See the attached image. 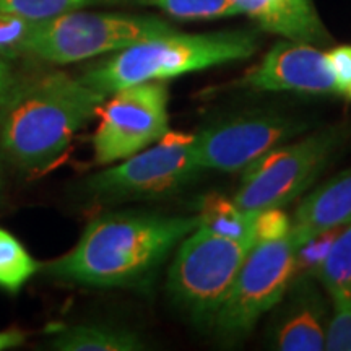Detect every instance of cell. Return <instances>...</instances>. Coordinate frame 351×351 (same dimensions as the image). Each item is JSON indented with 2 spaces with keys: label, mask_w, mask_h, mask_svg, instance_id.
I'll list each match as a JSON object with an SVG mask.
<instances>
[{
  "label": "cell",
  "mask_w": 351,
  "mask_h": 351,
  "mask_svg": "<svg viewBox=\"0 0 351 351\" xmlns=\"http://www.w3.org/2000/svg\"><path fill=\"white\" fill-rule=\"evenodd\" d=\"M200 225L195 217L152 212L103 213L78 243L44 265L56 282L99 289H145L179 243Z\"/></svg>",
  "instance_id": "1"
},
{
  "label": "cell",
  "mask_w": 351,
  "mask_h": 351,
  "mask_svg": "<svg viewBox=\"0 0 351 351\" xmlns=\"http://www.w3.org/2000/svg\"><path fill=\"white\" fill-rule=\"evenodd\" d=\"M80 77L52 72L13 88L0 108V148L26 173L51 169L106 101Z\"/></svg>",
  "instance_id": "2"
},
{
  "label": "cell",
  "mask_w": 351,
  "mask_h": 351,
  "mask_svg": "<svg viewBox=\"0 0 351 351\" xmlns=\"http://www.w3.org/2000/svg\"><path fill=\"white\" fill-rule=\"evenodd\" d=\"M261 38L252 29L186 34L174 32L112 52L80 77L88 86L109 96L145 82L168 80L186 73L239 62L254 56Z\"/></svg>",
  "instance_id": "3"
},
{
  "label": "cell",
  "mask_w": 351,
  "mask_h": 351,
  "mask_svg": "<svg viewBox=\"0 0 351 351\" xmlns=\"http://www.w3.org/2000/svg\"><path fill=\"white\" fill-rule=\"evenodd\" d=\"M350 138L351 127L337 124L275 148L243 171L232 202L247 213L287 207L317 181Z\"/></svg>",
  "instance_id": "4"
},
{
  "label": "cell",
  "mask_w": 351,
  "mask_h": 351,
  "mask_svg": "<svg viewBox=\"0 0 351 351\" xmlns=\"http://www.w3.org/2000/svg\"><path fill=\"white\" fill-rule=\"evenodd\" d=\"M254 245V241L226 238L199 225L179 243L168 270L171 300L197 326L212 327Z\"/></svg>",
  "instance_id": "5"
},
{
  "label": "cell",
  "mask_w": 351,
  "mask_h": 351,
  "mask_svg": "<svg viewBox=\"0 0 351 351\" xmlns=\"http://www.w3.org/2000/svg\"><path fill=\"white\" fill-rule=\"evenodd\" d=\"M178 32L155 15L75 10L56 19L34 21L28 54L65 65L111 54L132 44Z\"/></svg>",
  "instance_id": "6"
},
{
  "label": "cell",
  "mask_w": 351,
  "mask_h": 351,
  "mask_svg": "<svg viewBox=\"0 0 351 351\" xmlns=\"http://www.w3.org/2000/svg\"><path fill=\"white\" fill-rule=\"evenodd\" d=\"M202 171L194 153V135L169 130L153 147L90 176L82 191L103 202L163 199L191 186Z\"/></svg>",
  "instance_id": "7"
},
{
  "label": "cell",
  "mask_w": 351,
  "mask_h": 351,
  "mask_svg": "<svg viewBox=\"0 0 351 351\" xmlns=\"http://www.w3.org/2000/svg\"><path fill=\"white\" fill-rule=\"evenodd\" d=\"M298 247L291 236L257 243L245 257L212 328L223 341H239L283 300L298 270Z\"/></svg>",
  "instance_id": "8"
},
{
  "label": "cell",
  "mask_w": 351,
  "mask_h": 351,
  "mask_svg": "<svg viewBox=\"0 0 351 351\" xmlns=\"http://www.w3.org/2000/svg\"><path fill=\"white\" fill-rule=\"evenodd\" d=\"M311 127L304 117L280 111L231 114L202 127L194 135L197 163L202 169L239 173Z\"/></svg>",
  "instance_id": "9"
},
{
  "label": "cell",
  "mask_w": 351,
  "mask_h": 351,
  "mask_svg": "<svg viewBox=\"0 0 351 351\" xmlns=\"http://www.w3.org/2000/svg\"><path fill=\"white\" fill-rule=\"evenodd\" d=\"M98 109L93 135L96 165L109 166L145 150L169 129V90L163 80L132 85L109 95Z\"/></svg>",
  "instance_id": "10"
},
{
  "label": "cell",
  "mask_w": 351,
  "mask_h": 351,
  "mask_svg": "<svg viewBox=\"0 0 351 351\" xmlns=\"http://www.w3.org/2000/svg\"><path fill=\"white\" fill-rule=\"evenodd\" d=\"M243 85L258 91H296L306 95L339 93L327 54L313 44L280 41L244 77Z\"/></svg>",
  "instance_id": "11"
},
{
  "label": "cell",
  "mask_w": 351,
  "mask_h": 351,
  "mask_svg": "<svg viewBox=\"0 0 351 351\" xmlns=\"http://www.w3.org/2000/svg\"><path fill=\"white\" fill-rule=\"evenodd\" d=\"M271 320V348L282 351H320L326 348L328 311L315 276L293 278Z\"/></svg>",
  "instance_id": "12"
},
{
  "label": "cell",
  "mask_w": 351,
  "mask_h": 351,
  "mask_svg": "<svg viewBox=\"0 0 351 351\" xmlns=\"http://www.w3.org/2000/svg\"><path fill=\"white\" fill-rule=\"evenodd\" d=\"M351 221V168L333 176L307 194L291 218L293 243L300 251L322 232L348 225Z\"/></svg>",
  "instance_id": "13"
},
{
  "label": "cell",
  "mask_w": 351,
  "mask_h": 351,
  "mask_svg": "<svg viewBox=\"0 0 351 351\" xmlns=\"http://www.w3.org/2000/svg\"><path fill=\"white\" fill-rule=\"evenodd\" d=\"M265 32L289 41L326 46L332 38L311 0H232Z\"/></svg>",
  "instance_id": "14"
},
{
  "label": "cell",
  "mask_w": 351,
  "mask_h": 351,
  "mask_svg": "<svg viewBox=\"0 0 351 351\" xmlns=\"http://www.w3.org/2000/svg\"><path fill=\"white\" fill-rule=\"evenodd\" d=\"M57 351H142L147 343L132 328L112 324H75L56 328L47 341Z\"/></svg>",
  "instance_id": "15"
},
{
  "label": "cell",
  "mask_w": 351,
  "mask_h": 351,
  "mask_svg": "<svg viewBox=\"0 0 351 351\" xmlns=\"http://www.w3.org/2000/svg\"><path fill=\"white\" fill-rule=\"evenodd\" d=\"M199 215L200 226L217 232L219 236H226L232 239H247L256 243L254 234V221L257 213H247L241 210L232 200L225 197L208 195L202 202Z\"/></svg>",
  "instance_id": "16"
},
{
  "label": "cell",
  "mask_w": 351,
  "mask_h": 351,
  "mask_svg": "<svg viewBox=\"0 0 351 351\" xmlns=\"http://www.w3.org/2000/svg\"><path fill=\"white\" fill-rule=\"evenodd\" d=\"M313 275L328 295L351 296V221L339 231Z\"/></svg>",
  "instance_id": "17"
},
{
  "label": "cell",
  "mask_w": 351,
  "mask_h": 351,
  "mask_svg": "<svg viewBox=\"0 0 351 351\" xmlns=\"http://www.w3.org/2000/svg\"><path fill=\"white\" fill-rule=\"evenodd\" d=\"M39 269L41 263L12 232L0 226V289L16 295Z\"/></svg>",
  "instance_id": "18"
},
{
  "label": "cell",
  "mask_w": 351,
  "mask_h": 351,
  "mask_svg": "<svg viewBox=\"0 0 351 351\" xmlns=\"http://www.w3.org/2000/svg\"><path fill=\"white\" fill-rule=\"evenodd\" d=\"M138 3L160 8L179 20H215L241 15L232 0H138Z\"/></svg>",
  "instance_id": "19"
},
{
  "label": "cell",
  "mask_w": 351,
  "mask_h": 351,
  "mask_svg": "<svg viewBox=\"0 0 351 351\" xmlns=\"http://www.w3.org/2000/svg\"><path fill=\"white\" fill-rule=\"evenodd\" d=\"M117 0H0V12L21 16L29 21H44L83 10L98 3H111Z\"/></svg>",
  "instance_id": "20"
},
{
  "label": "cell",
  "mask_w": 351,
  "mask_h": 351,
  "mask_svg": "<svg viewBox=\"0 0 351 351\" xmlns=\"http://www.w3.org/2000/svg\"><path fill=\"white\" fill-rule=\"evenodd\" d=\"M332 317L326 330V348L330 351H351V296L333 293Z\"/></svg>",
  "instance_id": "21"
},
{
  "label": "cell",
  "mask_w": 351,
  "mask_h": 351,
  "mask_svg": "<svg viewBox=\"0 0 351 351\" xmlns=\"http://www.w3.org/2000/svg\"><path fill=\"white\" fill-rule=\"evenodd\" d=\"M34 28V21L0 12V56L5 59L28 54V41Z\"/></svg>",
  "instance_id": "22"
},
{
  "label": "cell",
  "mask_w": 351,
  "mask_h": 351,
  "mask_svg": "<svg viewBox=\"0 0 351 351\" xmlns=\"http://www.w3.org/2000/svg\"><path fill=\"white\" fill-rule=\"evenodd\" d=\"M289 230H291V218L283 212V208H267L256 215V221H254L256 244L262 241L287 238Z\"/></svg>",
  "instance_id": "23"
},
{
  "label": "cell",
  "mask_w": 351,
  "mask_h": 351,
  "mask_svg": "<svg viewBox=\"0 0 351 351\" xmlns=\"http://www.w3.org/2000/svg\"><path fill=\"white\" fill-rule=\"evenodd\" d=\"M327 60L335 78L337 90L346 96L351 91V46L333 47L327 52Z\"/></svg>",
  "instance_id": "24"
},
{
  "label": "cell",
  "mask_w": 351,
  "mask_h": 351,
  "mask_svg": "<svg viewBox=\"0 0 351 351\" xmlns=\"http://www.w3.org/2000/svg\"><path fill=\"white\" fill-rule=\"evenodd\" d=\"M15 88V80H13V70L8 59L0 56V108L8 99V96Z\"/></svg>",
  "instance_id": "25"
},
{
  "label": "cell",
  "mask_w": 351,
  "mask_h": 351,
  "mask_svg": "<svg viewBox=\"0 0 351 351\" xmlns=\"http://www.w3.org/2000/svg\"><path fill=\"white\" fill-rule=\"evenodd\" d=\"M25 341V333L21 330H15V328H10V330H0V351L16 348Z\"/></svg>",
  "instance_id": "26"
},
{
  "label": "cell",
  "mask_w": 351,
  "mask_h": 351,
  "mask_svg": "<svg viewBox=\"0 0 351 351\" xmlns=\"http://www.w3.org/2000/svg\"><path fill=\"white\" fill-rule=\"evenodd\" d=\"M0 187H2V163H0Z\"/></svg>",
  "instance_id": "27"
},
{
  "label": "cell",
  "mask_w": 351,
  "mask_h": 351,
  "mask_svg": "<svg viewBox=\"0 0 351 351\" xmlns=\"http://www.w3.org/2000/svg\"><path fill=\"white\" fill-rule=\"evenodd\" d=\"M346 98H350V99H351V91H350V93H348V95H346Z\"/></svg>",
  "instance_id": "28"
}]
</instances>
